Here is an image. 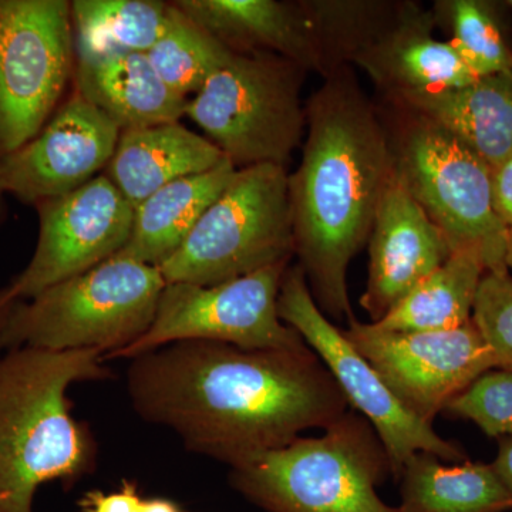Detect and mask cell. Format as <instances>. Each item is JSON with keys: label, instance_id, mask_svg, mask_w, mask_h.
Here are the masks:
<instances>
[{"label": "cell", "instance_id": "23", "mask_svg": "<svg viewBox=\"0 0 512 512\" xmlns=\"http://www.w3.org/2000/svg\"><path fill=\"white\" fill-rule=\"evenodd\" d=\"M487 269L474 251H454L450 258L414 288L402 302L372 323L393 333L446 332L473 319L478 288Z\"/></svg>", "mask_w": 512, "mask_h": 512}, {"label": "cell", "instance_id": "14", "mask_svg": "<svg viewBox=\"0 0 512 512\" xmlns=\"http://www.w3.org/2000/svg\"><path fill=\"white\" fill-rule=\"evenodd\" d=\"M120 134L74 87L29 143L0 160L3 191L32 205L69 194L106 170Z\"/></svg>", "mask_w": 512, "mask_h": 512}, {"label": "cell", "instance_id": "37", "mask_svg": "<svg viewBox=\"0 0 512 512\" xmlns=\"http://www.w3.org/2000/svg\"><path fill=\"white\" fill-rule=\"evenodd\" d=\"M505 6H508V8L512 9V0H508V2H505Z\"/></svg>", "mask_w": 512, "mask_h": 512}, {"label": "cell", "instance_id": "5", "mask_svg": "<svg viewBox=\"0 0 512 512\" xmlns=\"http://www.w3.org/2000/svg\"><path fill=\"white\" fill-rule=\"evenodd\" d=\"M165 285L157 266L114 255L16 302L6 325V350H97L111 360L150 328Z\"/></svg>", "mask_w": 512, "mask_h": 512}, {"label": "cell", "instance_id": "33", "mask_svg": "<svg viewBox=\"0 0 512 512\" xmlns=\"http://www.w3.org/2000/svg\"><path fill=\"white\" fill-rule=\"evenodd\" d=\"M16 302L19 301H16V299L10 295L8 286L0 288V360H2L6 352L5 330L6 325H8L10 313H12L13 308H15Z\"/></svg>", "mask_w": 512, "mask_h": 512}, {"label": "cell", "instance_id": "27", "mask_svg": "<svg viewBox=\"0 0 512 512\" xmlns=\"http://www.w3.org/2000/svg\"><path fill=\"white\" fill-rule=\"evenodd\" d=\"M303 5L318 37L325 79L340 67L353 66L357 55L396 15L400 2L309 0Z\"/></svg>", "mask_w": 512, "mask_h": 512}, {"label": "cell", "instance_id": "34", "mask_svg": "<svg viewBox=\"0 0 512 512\" xmlns=\"http://www.w3.org/2000/svg\"><path fill=\"white\" fill-rule=\"evenodd\" d=\"M143 512H183L180 505L168 498H146Z\"/></svg>", "mask_w": 512, "mask_h": 512}, {"label": "cell", "instance_id": "2", "mask_svg": "<svg viewBox=\"0 0 512 512\" xmlns=\"http://www.w3.org/2000/svg\"><path fill=\"white\" fill-rule=\"evenodd\" d=\"M305 110L301 163L288 175L293 256L323 315L349 323L348 269L369 241L393 174L392 148L352 66L326 76Z\"/></svg>", "mask_w": 512, "mask_h": 512}, {"label": "cell", "instance_id": "1", "mask_svg": "<svg viewBox=\"0 0 512 512\" xmlns=\"http://www.w3.org/2000/svg\"><path fill=\"white\" fill-rule=\"evenodd\" d=\"M127 393L141 419L229 467L325 430L349 404L308 345L242 349L187 340L130 359Z\"/></svg>", "mask_w": 512, "mask_h": 512}, {"label": "cell", "instance_id": "35", "mask_svg": "<svg viewBox=\"0 0 512 512\" xmlns=\"http://www.w3.org/2000/svg\"><path fill=\"white\" fill-rule=\"evenodd\" d=\"M505 264L507 268H512V227L508 228L507 251H505Z\"/></svg>", "mask_w": 512, "mask_h": 512}, {"label": "cell", "instance_id": "22", "mask_svg": "<svg viewBox=\"0 0 512 512\" xmlns=\"http://www.w3.org/2000/svg\"><path fill=\"white\" fill-rule=\"evenodd\" d=\"M403 512H507L510 495L491 464L446 463L430 453L414 454L400 474Z\"/></svg>", "mask_w": 512, "mask_h": 512}, {"label": "cell", "instance_id": "7", "mask_svg": "<svg viewBox=\"0 0 512 512\" xmlns=\"http://www.w3.org/2000/svg\"><path fill=\"white\" fill-rule=\"evenodd\" d=\"M308 73L275 53H234L188 101L185 116L238 170L286 168L305 137Z\"/></svg>", "mask_w": 512, "mask_h": 512}, {"label": "cell", "instance_id": "6", "mask_svg": "<svg viewBox=\"0 0 512 512\" xmlns=\"http://www.w3.org/2000/svg\"><path fill=\"white\" fill-rule=\"evenodd\" d=\"M382 117L393 167L451 251L477 252L487 272L501 274L508 228L494 210L491 168L436 123L396 104Z\"/></svg>", "mask_w": 512, "mask_h": 512}, {"label": "cell", "instance_id": "12", "mask_svg": "<svg viewBox=\"0 0 512 512\" xmlns=\"http://www.w3.org/2000/svg\"><path fill=\"white\" fill-rule=\"evenodd\" d=\"M342 330L394 397L430 426L454 397L495 369L473 319L446 332L393 333L355 318Z\"/></svg>", "mask_w": 512, "mask_h": 512}, {"label": "cell", "instance_id": "29", "mask_svg": "<svg viewBox=\"0 0 512 512\" xmlns=\"http://www.w3.org/2000/svg\"><path fill=\"white\" fill-rule=\"evenodd\" d=\"M473 322L481 333L495 369L512 372V276L487 272L478 288Z\"/></svg>", "mask_w": 512, "mask_h": 512}, {"label": "cell", "instance_id": "8", "mask_svg": "<svg viewBox=\"0 0 512 512\" xmlns=\"http://www.w3.org/2000/svg\"><path fill=\"white\" fill-rule=\"evenodd\" d=\"M288 175L274 164L238 170L181 248L158 268L165 282L212 286L291 262Z\"/></svg>", "mask_w": 512, "mask_h": 512}, {"label": "cell", "instance_id": "19", "mask_svg": "<svg viewBox=\"0 0 512 512\" xmlns=\"http://www.w3.org/2000/svg\"><path fill=\"white\" fill-rule=\"evenodd\" d=\"M386 101L444 128L490 168L512 154V72L478 77L457 89Z\"/></svg>", "mask_w": 512, "mask_h": 512}, {"label": "cell", "instance_id": "31", "mask_svg": "<svg viewBox=\"0 0 512 512\" xmlns=\"http://www.w3.org/2000/svg\"><path fill=\"white\" fill-rule=\"evenodd\" d=\"M494 210L507 228L512 227V154L491 168Z\"/></svg>", "mask_w": 512, "mask_h": 512}, {"label": "cell", "instance_id": "36", "mask_svg": "<svg viewBox=\"0 0 512 512\" xmlns=\"http://www.w3.org/2000/svg\"><path fill=\"white\" fill-rule=\"evenodd\" d=\"M2 194H5V191H3L2 178H0V195Z\"/></svg>", "mask_w": 512, "mask_h": 512}, {"label": "cell", "instance_id": "4", "mask_svg": "<svg viewBox=\"0 0 512 512\" xmlns=\"http://www.w3.org/2000/svg\"><path fill=\"white\" fill-rule=\"evenodd\" d=\"M229 468L232 487L266 512H403L377 494L392 464L372 424L352 409L319 437Z\"/></svg>", "mask_w": 512, "mask_h": 512}, {"label": "cell", "instance_id": "18", "mask_svg": "<svg viewBox=\"0 0 512 512\" xmlns=\"http://www.w3.org/2000/svg\"><path fill=\"white\" fill-rule=\"evenodd\" d=\"M224 158L207 137L175 121L121 131L104 175L137 207L165 185L205 173Z\"/></svg>", "mask_w": 512, "mask_h": 512}, {"label": "cell", "instance_id": "32", "mask_svg": "<svg viewBox=\"0 0 512 512\" xmlns=\"http://www.w3.org/2000/svg\"><path fill=\"white\" fill-rule=\"evenodd\" d=\"M491 466L510 495L512 503V436L498 440L497 457Z\"/></svg>", "mask_w": 512, "mask_h": 512}, {"label": "cell", "instance_id": "11", "mask_svg": "<svg viewBox=\"0 0 512 512\" xmlns=\"http://www.w3.org/2000/svg\"><path fill=\"white\" fill-rule=\"evenodd\" d=\"M289 262H281L212 286L167 284L147 332L113 359L130 360L187 340L225 343L242 349L305 346L279 318L278 296Z\"/></svg>", "mask_w": 512, "mask_h": 512}, {"label": "cell", "instance_id": "26", "mask_svg": "<svg viewBox=\"0 0 512 512\" xmlns=\"http://www.w3.org/2000/svg\"><path fill=\"white\" fill-rule=\"evenodd\" d=\"M501 3L490 0H439L431 13L437 28L476 77L512 72V47L505 35Z\"/></svg>", "mask_w": 512, "mask_h": 512}, {"label": "cell", "instance_id": "21", "mask_svg": "<svg viewBox=\"0 0 512 512\" xmlns=\"http://www.w3.org/2000/svg\"><path fill=\"white\" fill-rule=\"evenodd\" d=\"M237 171L225 157L217 167L173 181L151 194L134 207L130 239L117 255L160 268L181 248Z\"/></svg>", "mask_w": 512, "mask_h": 512}, {"label": "cell", "instance_id": "25", "mask_svg": "<svg viewBox=\"0 0 512 512\" xmlns=\"http://www.w3.org/2000/svg\"><path fill=\"white\" fill-rule=\"evenodd\" d=\"M163 35L146 53L158 76L178 96L188 99L231 60L234 53L170 2Z\"/></svg>", "mask_w": 512, "mask_h": 512}, {"label": "cell", "instance_id": "16", "mask_svg": "<svg viewBox=\"0 0 512 512\" xmlns=\"http://www.w3.org/2000/svg\"><path fill=\"white\" fill-rule=\"evenodd\" d=\"M436 28L431 10L400 2L396 15L353 66L366 72L384 100L457 89L478 79L448 40L434 36Z\"/></svg>", "mask_w": 512, "mask_h": 512}, {"label": "cell", "instance_id": "20", "mask_svg": "<svg viewBox=\"0 0 512 512\" xmlns=\"http://www.w3.org/2000/svg\"><path fill=\"white\" fill-rule=\"evenodd\" d=\"M74 87L121 131L180 121L190 101L164 83L146 53L76 60Z\"/></svg>", "mask_w": 512, "mask_h": 512}, {"label": "cell", "instance_id": "28", "mask_svg": "<svg viewBox=\"0 0 512 512\" xmlns=\"http://www.w3.org/2000/svg\"><path fill=\"white\" fill-rule=\"evenodd\" d=\"M443 414L451 419L473 421L493 439L512 436L511 370H488L454 397Z\"/></svg>", "mask_w": 512, "mask_h": 512}, {"label": "cell", "instance_id": "15", "mask_svg": "<svg viewBox=\"0 0 512 512\" xmlns=\"http://www.w3.org/2000/svg\"><path fill=\"white\" fill-rule=\"evenodd\" d=\"M369 275L360 306L379 322L453 254L393 167L370 231Z\"/></svg>", "mask_w": 512, "mask_h": 512}, {"label": "cell", "instance_id": "24", "mask_svg": "<svg viewBox=\"0 0 512 512\" xmlns=\"http://www.w3.org/2000/svg\"><path fill=\"white\" fill-rule=\"evenodd\" d=\"M170 10L158 0H74L76 60L147 53L163 35Z\"/></svg>", "mask_w": 512, "mask_h": 512}, {"label": "cell", "instance_id": "10", "mask_svg": "<svg viewBox=\"0 0 512 512\" xmlns=\"http://www.w3.org/2000/svg\"><path fill=\"white\" fill-rule=\"evenodd\" d=\"M278 313L328 367L352 410L372 424L386 448L392 477L399 480L404 464L417 453L433 454L446 463L468 460L463 448L444 440L433 426L417 419L394 397L343 330L320 311L298 264L286 269L279 289Z\"/></svg>", "mask_w": 512, "mask_h": 512}, {"label": "cell", "instance_id": "13", "mask_svg": "<svg viewBox=\"0 0 512 512\" xmlns=\"http://www.w3.org/2000/svg\"><path fill=\"white\" fill-rule=\"evenodd\" d=\"M39 239L28 266L8 285L16 301L83 274L126 247L134 207L106 175L35 205Z\"/></svg>", "mask_w": 512, "mask_h": 512}, {"label": "cell", "instance_id": "17", "mask_svg": "<svg viewBox=\"0 0 512 512\" xmlns=\"http://www.w3.org/2000/svg\"><path fill=\"white\" fill-rule=\"evenodd\" d=\"M175 8L232 53H275L323 77L318 37L303 2L175 0Z\"/></svg>", "mask_w": 512, "mask_h": 512}, {"label": "cell", "instance_id": "3", "mask_svg": "<svg viewBox=\"0 0 512 512\" xmlns=\"http://www.w3.org/2000/svg\"><path fill=\"white\" fill-rule=\"evenodd\" d=\"M97 350L8 349L0 360V512H35L42 485L92 473L97 443L74 419L69 389L111 377Z\"/></svg>", "mask_w": 512, "mask_h": 512}, {"label": "cell", "instance_id": "9", "mask_svg": "<svg viewBox=\"0 0 512 512\" xmlns=\"http://www.w3.org/2000/svg\"><path fill=\"white\" fill-rule=\"evenodd\" d=\"M74 72L72 2L0 0V160L52 119Z\"/></svg>", "mask_w": 512, "mask_h": 512}, {"label": "cell", "instance_id": "30", "mask_svg": "<svg viewBox=\"0 0 512 512\" xmlns=\"http://www.w3.org/2000/svg\"><path fill=\"white\" fill-rule=\"evenodd\" d=\"M143 495L136 481L123 480L119 490H92L80 498L79 507L82 512H143Z\"/></svg>", "mask_w": 512, "mask_h": 512}]
</instances>
